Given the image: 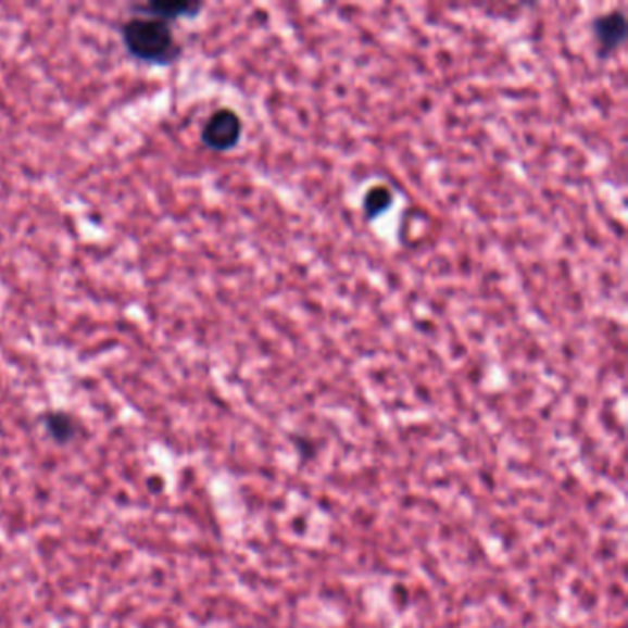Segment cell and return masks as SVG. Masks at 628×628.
<instances>
[{
    "instance_id": "obj_6",
    "label": "cell",
    "mask_w": 628,
    "mask_h": 628,
    "mask_svg": "<svg viewBox=\"0 0 628 628\" xmlns=\"http://www.w3.org/2000/svg\"><path fill=\"white\" fill-rule=\"evenodd\" d=\"M393 203V192L391 188L384 187H373L369 192L365 193V200H363V211H365V216L367 219H375L384 214V212L391 206Z\"/></svg>"
},
{
    "instance_id": "obj_3",
    "label": "cell",
    "mask_w": 628,
    "mask_h": 628,
    "mask_svg": "<svg viewBox=\"0 0 628 628\" xmlns=\"http://www.w3.org/2000/svg\"><path fill=\"white\" fill-rule=\"evenodd\" d=\"M592 34L601 58L614 54L627 39L625 13L616 10V12L604 13L601 17L593 18Z\"/></svg>"
},
{
    "instance_id": "obj_4",
    "label": "cell",
    "mask_w": 628,
    "mask_h": 628,
    "mask_svg": "<svg viewBox=\"0 0 628 628\" xmlns=\"http://www.w3.org/2000/svg\"><path fill=\"white\" fill-rule=\"evenodd\" d=\"M201 10H203L201 2H148L137 8L140 15L161 18L164 23L183 17H196Z\"/></svg>"
},
{
    "instance_id": "obj_1",
    "label": "cell",
    "mask_w": 628,
    "mask_h": 628,
    "mask_svg": "<svg viewBox=\"0 0 628 628\" xmlns=\"http://www.w3.org/2000/svg\"><path fill=\"white\" fill-rule=\"evenodd\" d=\"M122 41L129 55L150 65H169L181 55L169 23L161 18L131 17L122 26Z\"/></svg>"
},
{
    "instance_id": "obj_2",
    "label": "cell",
    "mask_w": 628,
    "mask_h": 628,
    "mask_svg": "<svg viewBox=\"0 0 628 628\" xmlns=\"http://www.w3.org/2000/svg\"><path fill=\"white\" fill-rule=\"evenodd\" d=\"M242 139V118L233 110L212 113L201 131V140L214 151H229Z\"/></svg>"
},
{
    "instance_id": "obj_5",
    "label": "cell",
    "mask_w": 628,
    "mask_h": 628,
    "mask_svg": "<svg viewBox=\"0 0 628 628\" xmlns=\"http://www.w3.org/2000/svg\"><path fill=\"white\" fill-rule=\"evenodd\" d=\"M45 428L50 439H54L58 444H68L76 439L78 434V423L73 415L65 411H52L45 417Z\"/></svg>"
}]
</instances>
